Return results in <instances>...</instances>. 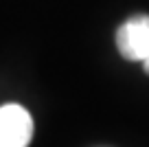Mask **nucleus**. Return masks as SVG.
Here are the masks:
<instances>
[{
    "label": "nucleus",
    "mask_w": 149,
    "mask_h": 147,
    "mask_svg": "<svg viewBox=\"0 0 149 147\" xmlns=\"http://www.w3.org/2000/svg\"><path fill=\"white\" fill-rule=\"evenodd\" d=\"M116 46L125 60L143 62L149 55V15H134L116 31Z\"/></svg>",
    "instance_id": "nucleus-2"
},
{
    "label": "nucleus",
    "mask_w": 149,
    "mask_h": 147,
    "mask_svg": "<svg viewBox=\"0 0 149 147\" xmlns=\"http://www.w3.org/2000/svg\"><path fill=\"white\" fill-rule=\"evenodd\" d=\"M33 119L22 106L7 103L0 108V147H29Z\"/></svg>",
    "instance_id": "nucleus-1"
},
{
    "label": "nucleus",
    "mask_w": 149,
    "mask_h": 147,
    "mask_svg": "<svg viewBox=\"0 0 149 147\" xmlns=\"http://www.w3.org/2000/svg\"><path fill=\"white\" fill-rule=\"evenodd\" d=\"M143 68H145V73L149 75V55H147V57L143 60Z\"/></svg>",
    "instance_id": "nucleus-3"
}]
</instances>
